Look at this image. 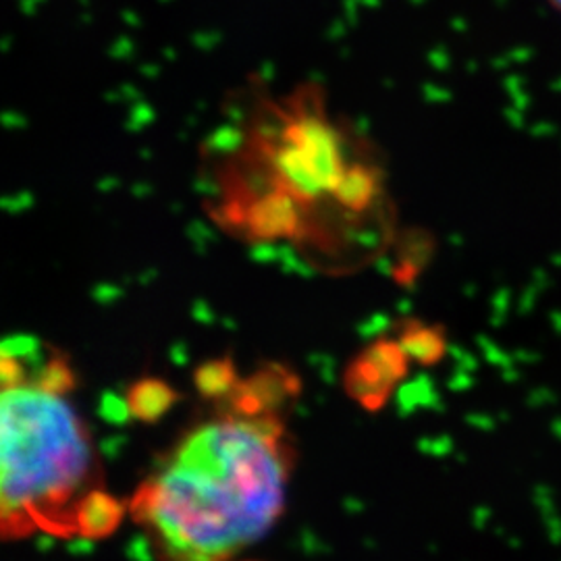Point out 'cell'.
Masks as SVG:
<instances>
[{
  "mask_svg": "<svg viewBox=\"0 0 561 561\" xmlns=\"http://www.w3.org/2000/svg\"><path fill=\"white\" fill-rule=\"evenodd\" d=\"M204 208L229 238L331 277L381 261L400 231L385 152L321 83L248 90L204 146Z\"/></svg>",
  "mask_w": 561,
  "mask_h": 561,
  "instance_id": "1",
  "label": "cell"
},
{
  "mask_svg": "<svg viewBox=\"0 0 561 561\" xmlns=\"http://www.w3.org/2000/svg\"><path fill=\"white\" fill-rule=\"evenodd\" d=\"M396 335L412 362L422 366L437 364L445 354L447 340L437 324H426L422 321L401 322L400 331Z\"/></svg>",
  "mask_w": 561,
  "mask_h": 561,
  "instance_id": "5",
  "label": "cell"
},
{
  "mask_svg": "<svg viewBox=\"0 0 561 561\" xmlns=\"http://www.w3.org/2000/svg\"><path fill=\"white\" fill-rule=\"evenodd\" d=\"M217 410L196 422L141 482L131 510L167 561H227L280 516L294 443L287 410L300 377L279 362L241 375L229 360L204 368Z\"/></svg>",
  "mask_w": 561,
  "mask_h": 561,
  "instance_id": "2",
  "label": "cell"
},
{
  "mask_svg": "<svg viewBox=\"0 0 561 561\" xmlns=\"http://www.w3.org/2000/svg\"><path fill=\"white\" fill-rule=\"evenodd\" d=\"M71 356L41 337L0 340V539L80 535L96 449Z\"/></svg>",
  "mask_w": 561,
  "mask_h": 561,
  "instance_id": "3",
  "label": "cell"
},
{
  "mask_svg": "<svg viewBox=\"0 0 561 561\" xmlns=\"http://www.w3.org/2000/svg\"><path fill=\"white\" fill-rule=\"evenodd\" d=\"M121 518L117 502L102 491H92L80 510V535L83 537H104L111 533Z\"/></svg>",
  "mask_w": 561,
  "mask_h": 561,
  "instance_id": "6",
  "label": "cell"
},
{
  "mask_svg": "<svg viewBox=\"0 0 561 561\" xmlns=\"http://www.w3.org/2000/svg\"><path fill=\"white\" fill-rule=\"evenodd\" d=\"M412 358L398 335L370 341L345 368V389L366 408H379L400 385Z\"/></svg>",
  "mask_w": 561,
  "mask_h": 561,
  "instance_id": "4",
  "label": "cell"
},
{
  "mask_svg": "<svg viewBox=\"0 0 561 561\" xmlns=\"http://www.w3.org/2000/svg\"><path fill=\"white\" fill-rule=\"evenodd\" d=\"M547 4H549L556 13H560L561 15V0H547Z\"/></svg>",
  "mask_w": 561,
  "mask_h": 561,
  "instance_id": "7",
  "label": "cell"
}]
</instances>
